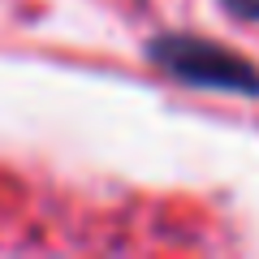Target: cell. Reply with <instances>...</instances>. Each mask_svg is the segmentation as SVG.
Masks as SVG:
<instances>
[{
  "label": "cell",
  "mask_w": 259,
  "mask_h": 259,
  "mask_svg": "<svg viewBox=\"0 0 259 259\" xmlns=\"http://www.w3.org/2000/svg\"><path fill=\"white\" fill-rule=\"evenodd\" d=\"M151 61L160 69H168L173 78L194 87H216V91H242V95H259V69H250L246 61H238L233 52L216 44L190 35H160L151 44Z\"/></svg>",
  "instance_id": "6da1fadb"
},
{
  "label": "cell",
  "mask_w": 259,
  "mask_h": 259,
  "mask_svg": "<svg viewBox=\"0 0 259 259\" xmlns=\"http://www.w3.org/2000/svg\"><path fill=\"white\" fill-rule=\"evenodd\" d=\"M225 9L246 18V22H259V0H225Z\"/></svg>",
  "instance_id": "7a4b0ae2"
}]
</instances>
